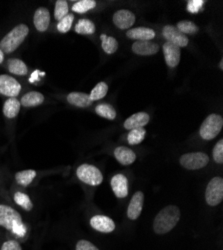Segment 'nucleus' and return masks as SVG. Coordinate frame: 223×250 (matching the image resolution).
Masks as SVG:
<instances>
[{"instance_id": "8", "label": "nucleus", "mask_w": 223, "mask_h": 250, "mask_svg": "<svg viewBox=\"0 0 223 250\" xmlns=\"http://www.w3.org/2000/svg\"><path fill=\"white\" fill-rule=\"evenodd\" d=\"M162 35L167 40V42L176 45L177 47H186L188 45V37L182 34L175 26L166 25L162 29Z\"/></svg>"}, {"instance_id": "21", "label": "nucleus", "mask_w": 223, "mask_h": 250, "mask_svg": "<svg viewBox=\"0 0 223 250\" xmlns=\"http://www.w3.org/2000/svg\"><path fill=\"white\" fill-rule=\"evenodd\" d=\"M43 101L44 96L41 93L37 91H30L21 98L20 104L24 107H34L40 105V104L43 103Z\"/></svg>"}, {"instance_id": "36", "label": "nucleus", "mask_w": 223, "mask_h": 250, "mask_svg": "<svg viewBox=\"0 0 223 250\" xmlns=\"http://www.w3.org/2000/svg\"><path fill=\"white\" fill-rule=\"evenodd\" d=\"M204 3L205 2L203 0H189L187 4V10L190 13H197L202 9Z\"/></svg>"}, {"instance_id": "15", "label": "nucleus", "mask_w": 223, "mask_h": 250, "mask_svg": "<svg viewBox=\"0 0 223 250\" xmlns=\"http://www.w3.org/2000/svg\"><path fill=\"white\" fill-rule=\"evenodd\" d=\"M33 22L35 25V28L40 31L44 32L49 27L50 23V13L47 8L45 7H39L36 9L33 17Z\"/></svg>"}, {"instance_id": "34", "label": "nucleus", "mask_w": 223, "mask_h": 250, "mask_svg": "<svg viewBox=\"0 0 223 250\" xmlns=\"http://www.w3.org/2000/svg\"><path fill=\"white\" fill-rule=\"evenodd\" d=\"M74 20V15L72 13H68L61 20H59L57 24V30L61 33H66L71 29L72 23Z\"/></svg>"}, {"instance_id": "32", "label": "nucleus", "mask_w": 223, "mask_h": 250, "mask_svg": "<svg viewBox=\"0 0 223 250\" xmlns=\"http://www.w3.org/2000/svg\"><path fill=\"white\" fill-rule=\"evenodd\" d=\"M182 34H195L199 31V27L191 22V21H186V20H183V21H179L177 23V26H175Z\"/></svg>"}, {"instance_id": "9", "label": "nucleus", "mask_w": 223, "mask_h": 250, "mask_svg": "<svg viewBox=\"0 0 223 250\" xmlns=\"http://www.w3.org/2000/svg\"><path fill=\"white\" fill-rule=\"evenodd\" d=\"M22 222L21 215L12 207L0 204V225L6 229H10L15 223Z\"/></svg>"}, {"instance_id": "23", "label": "nucleus", "mask_w": 223, "mask_h": 250, "mask_svg": "<svg viewBox=\"0 0 223 250\" xmlns=\"http://www.w3.org/2000/svg\"><path fill=\"white\" fill-rule=\"evenodd\" d=\"M20 101L16 98H9L5 101L3 105V113L7 118H14L18 115L20 111Z\"/></svg>"}, {"instance_id": "2", "label": "nucleus", "mask_w": 223, "mask_h": 250, "mask_svg": "<svg viewBox=\"0 0 223 250\" xmlns=\"http://www.w3.org/2000/svg\"><path fill=\"white\" fill-rule=\"evenodd\" d=\"M29 33V28L25 24H19L9 31L0 42V49L3 53H12L15 51Z\"/></svg>"}, {"instance_id": "41", "label": "nucleus", "mask_w": 223, "mask_h": 250, "mask_svg": "<svg viewBox=\"0 0 223 250\" xmlns=\"http://www.w3.org/2000/svg\"><path fill=\"white\" fill-rule=\"evenodd\" d=\"M219 66H220V69H223V61L221 60L220 63H219Z\"/></svg>"}, {"instance_id": "24", "label": "nucleus", "mask_w": 223, "mask_h": 250, "mask_svg": "<svg viewBox=\"0 0 223 250\" xmlns=\"http://www.w3.org/2000/svg\"><path fill=\"white\" fill-rule=\"evenodd\" d=\"M100 39L101 46H102V49L105 51V53L113 54L116 52V50L118 49V42L114 37L108 36L106 34H101Z\"/></svg>"}, {"instance_id": "29", "label": "nucleus", "mask_w": 223, "mask_h": 250, "mask_svg": "<svg viewBox=\"0 0 223 250\" xmlns=\"http://www.w3.org/2000/svg\"><path fill=\"white\" fill-rule=\"evenodd\" d=\"M107 91H108V85L106 84V83L99 82V83H97V85L91 90L89 97L92 101L100 100L103 97H105V95L107 94Z\"/></svg>"}, {"instance_id": "4", "label": "nucleus", "mask_w": 223, "mask_h": 250, "mask_svg": "<svg viewBox=\"0 0 223 250\" xmlns=\"http://www.w3.org/2000/svg\"><path fill=\"white\" fill-rule=\"evenodd\" d=\"M76 175L80 181L91 186H97L103 181V175L101 171L90 164L80 165L76 170Z\"/></svg>"}, {"instance_id": "14", "label": "nucleus", "mask_w": 223, "mask_h": 250, "mask_svg": "<svg viewBox=\"0 0 223 250\" xmlns=\"http://www.w3.org/2000/svg\"><path fill=\"white\" fill-rule=\"evenodd\" d=\"M163 54L165 58V62L167 66L170 68L176 67L180 62V56H181V50L176 45L166 42L163 45Z\"/></svg>"}, {"instance_id": "17", "label": "nucleus", "mask_w": 223, "mask_h": 250, "mask_svg": "<svg viewBox=\"0 0 223 250\" xmlns=\"http://www.w3.org/2000/svg\"><path fill=\"white\" fill-rule=\"evenodd\" d=\"M149 115L146 112H137L128 117L124 122V128L127 130H132L135 128L144 127L149 122Z\"/></svg>"}, {"instance_id": "19", "label": "nucleus", "mask_w": 223, "mask_h": 250, "mask_svg": "<svg viewBox=\"0 0 223 250\" xmlns=\"http://www.w3.org/2000/svg\"><path fill=\"white\" fill-rule=\"evenodd\" d=\"M114 156L117 161L122 165H130L136 160L135 152L125 146L116 147L114 150Z\"/></svg>"}, {"instance_id": "20", "label": "nucleus", "mask_w": 223, "mask_h": 250, "mask_svg": "<svg viewBox=\"0 0 223 250\" xmlns=\"http://www.w3.org/2000/svg\"><path fill=\"white\" fill-rule=\"evenodd\" d=\"M67 101L77 107H88L92 104V100L90 99L89 95L83 92H71L67 95Z\"/></svg>"}, {"instance_id": "31", "label": "nucleus", "mask_w": 223, "mask_h": 250, "mask_svg": "<svg viewBox=\"0 0 223 250\" xmlns=\"http://www.w3.org/2000/svg\"><path fill=\"white\" fill-rule=\"evenodd\" d=\"M14 201L19 206H21L24 210L30 211L33 208V203L29 196L22 192H16L14 194Z\"/></svg>"}, {"instance_id": "1", "label": "nucleus", "mask_w": 223, "mask_h": 250, "mask_svg": "<svg viewBox=\"0 0 223 250\" xmlns=\"http://www.w3.org/2000/svg\"><path fill=\"white\" fill-rule=\"evenodd\" d=\"M180 219V210L175 205H169L159 211L153 222V229L157 234L171 231Z\"/></svg>"}, {"instance_id": "3", "label": "nucleus", "mask_w": 223, "mask_h": 250, "mask_svg": "<svg viewBox=\"0 0 223 250\" xmlns=\"http://www.w3.org/2000/svg\"><path fill=\"white\" fill-rule=\"evenodd\" d=\"M222 126L223 118L218 114H210L202 122L199 129V134L202 139L212 140L219 134Z\"/></svg>"}, {"instance_id": "25", "label": "nucleus", "mask_w": 223, "mask_h": 250, "mask_svg": "<svg viewBox=\"0 0 223 250\" xmlns=\"http://www.w3.org/2000/svg\"><path fill=\"white\" fill-rule=\"evenodd\" d=\"M75 32L78 34L90 35L95 32V25L89 19H80L75 25Z\"/></svg>"}, {"instance_id": "40", "label": "nucleus", "mask_w": 223, "mask_h": 250, "mask_svg": "<svg viewBox=\"0 0 223 250\" xmlns=\"http://www.w3.org/2000/svg\"><path fill=\"white\" fill-rule=\"evenodd\" d=\"M3 59H4V53L1 49H0V64H1L3 62Z\"/></svg>"}, {"instance_id": "27", "label": "nucleus", "mask_w": 223, "mask_h": 250, "mask_svg": "<svg viewBox=\"0 0 223 250\" xmlns=\"http://www.w3.org/2000/svg\"><path fill=\"white\" fill-rule=\"evenodd\" d=\"M36 176V171L32 169L19 171L15 174V179L18 184L22 186H28Z\"/></svg>"}, {"instance_id": "33", "label": "nucleus", "mask_w": 223, "mask_h": 250, "mask_svg": "<svg viewBox=\"0 0 223 250\" xmlns=\"http://www.w3.org/2000/svg\"><path fill=\"white\" fill-rule=\"evenodd\" d=\"M68 14V4L64 0H58L55 3L54 8V17L58 21L61 20L63 17H65Z\"/></svg>"}, {"instance_id": "26", "label": "nucleus", "mask_w": 223, "mask_h": 250, "mask_svg": "<svg viewBox=\"0 0 223 250\" xmlns=\"http://www.w3.org/2000/svg\"><path fill=\"white\" fill-rule=\"evenodd\" d=\"M95 111L97 115L109 119V120H114L116 118V111L115 109L110 105V104L107 103H102L99 104V105L96 106Z\"/></svg>"}, {"instance_id": "7", "label": "nucleus", "mask_w": 223, "mask_h": 250, "mask_svg": "<svg viewBox=\"0 0 223 250\" xmlns=\"http://www.w3.org/2000/svg\"><path fill=\"white\" fill-rule=\"evenodd\" d=\"M21 91L20 83L12 76L0 75V93L9 98H15Z\"/></svg>"}, {"instance_id": "11", "label": "nucleus", "mask_w": 223, "mask_h": 250, "mask_svg": "<svg viewBox=\"0 0 223 250\" xmlns=\"http://www.w3.org/2000/svg\"><path fill=\"white\" fill-rule=\"evenodd\" d=\"M143 203H144V194L141 191L135 192L127 208V216L129 219L135 220L140 216L141 212H142Z\"/></svg>"}, {"instance_id": "13", "label": "nucleus", "mask_w": 223, "mask_h": 250, "mask_svg": "<svg viewBox=\"0 0 223 250\" xmlns=\"http://www.w3.org/2000/svg\"><path fill=\"white\" fill-rule=\"evenodd\" d=\"M111 188L118 198H124L128 195V180L123 174H116L111 179Z\"/></svg>"}, {"instance_id": "5", "label": "nucleus", "mask_w": 223, "mask_h": 250, "mask_svg": "<svg viewBox=\"0 0 223 250\" xmlns=\"http://www.w3.org/2000/svg\"><path fill=\"white\" fill-rule=\"evenodd\" d=\"M179 162L185 169L197 170L205 167L209 163V157L204 152H191L182 155Z\"/></svg>"}, {"instance_id": "37", "label": "nucleus", "mask_w": 223, "mask_h": 250, "mask_svg": "<svg viewBox=\"0 0 223 250\" xmlns=\"http://www.w3.org/2000/svg\"><path fill=\"white\" fill-rule=\"evenodd\" d=\"M11 231H12L14 234H16V235H18V236H20V237H22V236H24L25 233H26V227H25V225L23 224V222H18V223H15V224L12 226Z\"/></svg>"}, {"instance_id": "12", "label": "nucleus", "mask_w": 223, "mask_h": 250, "mask_svg": "<svg viewBox=\"0 0 223 250\" xmlns=\"http://www.w3.org/2000/svg\"><path fill=\"white\" fill-rule=\"evenodd\" d=\"M90 225L95 230L103 233H110L115 229L114 221L105 215H95L90 219Z\"/></svg>"}, {"instance_id": "22", "label": "nucleus", "mask_w": 223, "mask_h": 250, "mask_svg": "<svg viewBox=\"0 0 223 250\" xmlns=\"http://www.w3.org/2000/svg\"><path fill=\"white\" fill-rule=\"evenodd\" d=\"M7 69L10 73L20 76L26 75L28 72L26 64L22 60L17 58H10L7 60Z\"/></svg>"}, {"instance_id": "18", "label": "nucleus", "mask_w": 223, "mask_h": 250, "mask_svg": "<svg viewBox=\"0 0 223 250\" xmlns=\"http://www.w3.org/2000/svg\"><path fill=\"white\" fill-rule=\"evenodd\" d=\"M126 36L136 41H150L155 37V32L151 28L136 27L129 29L126 32Z\"/></svg>"}, {"instance_id": "30", "label": "nucleus", "mask_w": 223, "mask_h": 250, "mask_svg": "<svg viewBox=\"0 0 223 250\" xmlns=\"http://www.w3.org/2000/svg\"><path fill=\"white\" fill-rule=\"evenodd\" d=\"M96 7L94 0H81L72 5V10L76 13H85Z\"/></svg>"}, {"instance_id": "6", "label": "nucleus", "mask_w": 223, "mask_h": 250, "mask_svg": "<svg viewBox=\"0 0 223 250\" xmlns=\"http://www.w3.org/2000/svg\"><path fill=\"white\" fill-rule=\"evenodd\" d=\"M223 199V179L221 177L212 178L205 191V200L209 206H217Z\"/></svg>"}, {"instance_id": "10", "label": "nucleus", "mask_w": 223, "mask_h": 250, "mask_svg": "<svg viewBox=\"0 0 223 250\" xmlns=\"http://www.w3.org/2000/svg\"><path fill=\"white\" fill-rule=\"evenodd\" d=\"M112 20L119 29H128L135 23V15L129 10L121 9L114 13Z\"/></svg>"}, {"instance_id": "38", "label": "nucleus", "mask_w": 223, "mask_h": 250, "mask_svg": "<svg viewBox=\"0 0 223 250\" xmlns=\"http://www.w3.org/2000/svg\"><path fill=\"white\" fill-rule=\"evenodd\" d=\"M76 250H99V249L87 240H80L76 244Z\"/></svg>"}, {"instance_id": "35", "label": "nucleus", "mask_w": 223, "mask_h": 250, "mask_svg": "<svg viewBox=\"0 0 223 250\" xmlns=\"http://www.w3.org/2000/svg\"><path fill=\"white\" fill-rule=\"evenodd\" d=\"M213 159L216 163L223 162V140L220 139L213 148Z\"/></svg>"}, {"instance_id": "39", "label": "nucleus", "mask_w": 223, "mask_h": 250, "mask_svg": "<svg viewBox=\"0 0 223 250\" xmlns=\"http://www.w3.org/2000/svg\"><path fill=\"white\" fill-rule=\"evenodd\" d=\"M1 250H22L20 244L15 240H9L3 243Z\"/></svg>"}, {"instance_id": "28", "label": "nucleus", "mask_w": 223, "mask_h": 250, "mask_svg": "<svg viewBox=\"0 0 223 250\" xmlns=\"http://www.w3.org/2000/svg\"><path fill=\"white\" fill-rule=\"evenodd\" d=\"M145 136H146V130L143 127L135 128V129L129 130V133L127 135V141L130 145H137L145 139Z\"/></svg>"}, {"instance_id": "16", "label": "nucleus", "mask_w": 223, "mask_h": 250, "mask_svg": "<svg viewBox=\"0 0 223 250\" xmlns=\"http://www.w3.org/2000/svg\"><path fill=\"white\" fill-rule=\"evenodd\" d=\"M132 51L137 55L149 56L159 51V45L151 41H136L132 44Z\"/></svg>"}]
</instances>
